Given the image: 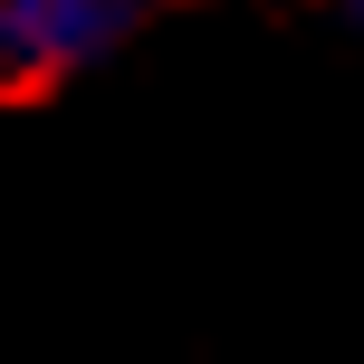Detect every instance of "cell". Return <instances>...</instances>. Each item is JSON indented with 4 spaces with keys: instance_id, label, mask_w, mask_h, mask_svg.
<instances>
[{
    "instance_id": "obj_1",
    "label": "cell",
    "mask_w": 364,
    "mask_h": 364,
    "mask_svg": "<svg viewBox=\"0 0 364 364\" xmlns=\"http://www.w3.org/2000/svg\"><path fill=\"white\" fill-rule=\"evenodd\" d=\"M144 19L154 0H0V96H38L106 68Z\"/></svg>"
},
{
    "instance_id": "obj_2",
    "label": "cell",
    "mask_w": 364,
    "mask_h": 364,
    "mask_svg": "<svg viewBox=\"0 0 364 364\" xmlns=\"http://www.w3.org/2000/svg\"><path fill=\"white\" fill-rule=\"evenodd\" d=\"M346 10H355V29H364V0H346Z\"/></svg>"
}]
</instances>
